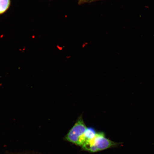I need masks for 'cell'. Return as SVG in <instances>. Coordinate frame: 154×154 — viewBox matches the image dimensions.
<instances>
[{"instance_id": "3957f363", "label": "cell", "mask_w": 154, "mask_h": 154, "mask_svg": "<svg viewBox=\"0 0 154 154\" xmlns=\"http://www.w3.org/2000/svg\"><path fill=\"white\" fill-rule=\"evenodd\" d=\"M96 134V131L94 128H87L84 134V144L83 145L92 140L95 136Z\"/></svg>"}, {"instance_id": "7a4b0ae2", "label": "cell", "mask_w": 154, "mask_h": 154, "mask_svg": "<svg viewBox=\"0 0 154 154\" xmlns=\"http://www.w3.org/2000/svg\"><path fill=\"white\" fill-rule=\"evenodd\" d=\"M87 128V127L85 124L81 115L69 131L65 137V139L71 143L82 147L84 143V134Z\"/></svg>"}, {"instance_id": "6da1fadb", "label": "cell", "mask_w": 154, "mask_h": 154, "mask_svg": "<svg viewBox=\"0 0 154 154\" xmlns=\"http://www.w3.org/2000/svg\"><path fill=\"white\" fill-rule=\"evenodd\" d=\"M117 144L106 138L103 133L98 132L96 133L92 140L84 144L82 147L86 151L95 152L109 149Z\"/></svg>"}, {"instance_id": "277c9868", "label": "cell", "mask_w": 154, "mask_h": 154, "mask_svg": "<svg viewBox=\"0 0 154 154\" xmlns=\"http://www.w3.org/2000/svg\"><path fill=\"white\" fill-rule=\"evenodd\" d=\"M10 0H0V14L5 12L9 8Z\"/></svg>"}]
</instances>
